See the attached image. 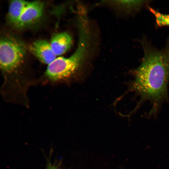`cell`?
I'll return each instance as SVG.
<instances>
[{"instance_id": "1", "label": "cell", "mask_w": 169, "mask_h": 169, "mask_svg": "<svg viewBox=\"0 0 169 169\" xmlns=\"http://www.w3.org/2000/svg\"><path fill=\"white\" fill-rule=\"evenodd\" d=\"M132 88L155 106L166 96L169 80V47L161 51L144 49V55L134 72Z\"/></svg>"}, {"instance_id": "2", "label": "cell", "mask_w": 169, "mask_h": 169, "mask_svg": "<svg viewBox=\"0 0 169 169\" xmlns=\"http://www.w3.org/2000/svg\"><path fill=\"white\" fill-rule=\"evenodd\" d=\"M79 39L74 52L69 57L56 58L48 65L43 78L45 83L58 84L69 81L79 70L89 54L90 36L88 24L78 25Z\"/></svg>"}, {"instance_id": "3", "label": "cell", "mask_w": 169, "mask_h": 169, "mask_svg": "<svg viewBox=\"0 0 169 169\" xmlns=\"http://www.w3.org/2000/svg\"><path fill=\"white\" fill-rule=\"evenodd\" d=\"M26 49L17 40L4 37L0 41V65L3 78V85L12 90L24 87L32 76L23 70Z\"/></svg>"}, {"instance_id": "4", "label": "cell", "mask_w": 169, "mask_h": 169, "mask_svg": "<svg viewBox=\"0 0 169 169\" xmlns=\"http://www.w3.org/2000/svg\"><path fill=\"white\" fill-rule=\"evenodd\" d=\"M44 9V4L42 2H29L15 25L22 28L33 23L41 17Z\"/></svg>"}, {"instance_id": "5", "label": "cell", "mask_w": 169, "mask_h": 169, "mask_svg": "<svg viewBox=\"0 0 169 169\" xmlns=\"http://www.w3.org/2000/svg\"><path fill=\"white\" fill-rule=\"evenodd\" d=\"M31 52L42 63L48 65L56 58L50 43L45 40H38L30 46Z\"/></svg>"}, {"instance_id": "6", "label": "cell", "mask_w": 169, "mask_h": 169, "mask_svg": "<svg viewBox=\"0 0 169 169\" xmlns=\"http://www.w3.org/2000/svg\"><path fill=\"white\" fill-rule=\"evenodd\" d=\"M72 43V37L66 32L55 34L50 42L51 47L56 56L62 55L66 52L70 48Z\"/></svg>"}, {"instance_id": "7", "label": "cell", "mask_w": 169, "mask_h": 169, "mask_svg": "<svg viewBox=\"0 0 169 169\" xmlns=\"http://www.w3.org/2000/svg\"><path fill=\"white\" fill-rule=\"evenodd\" d=\"M29 2L22 0H12L10 2L8 17L10 23L16 24Z\"/></svg>"}, {"instance_id": "8", "label": "cell", "mask_w": 169, "mask_h": 169, "mask_svg": "<svg viewBox=\"0 0 169 169\" xmlns=\"http://www.w3.org/2000/svg\"><path fill=\"white\" fill-rule=\"evenodd\" d=\"M149 10L154 16L158 27L169 26V14L161 13L151 8H149Z\"/></svg>"}, {"instance_id": "9", "label": "cell", "mask_w": 169, "mask_h": 169, "mask_svg": "<svg viewBox=\"0 0 169 169\" xmlns=\"http://www.w3.org/2000/svg\"><path fill=\"white\" fill-rule=\"evenodd\" d=\"M143 1H119L117 3L127 9H138L144 3Z\"/></svg>"}, {"instance_id": "10", "label": "cell", "mask_w": 169, "mask_h": 169, "mask_svg": "<svg viewBox=\"0 0 169 169\" xmlns=\"http://www.w3.org/2000/svg\"><path fill=\"white\" fill-rule=\"evenodd\" d=\"M46 169H61L59 166L56 163L53 164L50 163L47 166Z\"/></svg>"}]
</instances>
